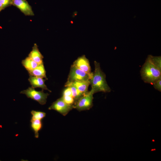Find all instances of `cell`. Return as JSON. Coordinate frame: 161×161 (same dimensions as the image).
Instances as JSON below:
<instances>
[{
	"label": "cell",
	"mask_w": 161,
	"mask_h": 161,
	"mask_svg": "<svg viewBox=\"0 0 161 161\" xmlns=\"http://www.w3.org/2000/svg\"><path fill=\"white\" fill-rule=\"evenodd\" d=\"M95 70L89 80L91 90L94 93L99 92H110L111 91L106 80L105 74L102 71L100 64L95 61Z\"/></svg>",
	"instance_id": "6da1fadb"
},
{
	"label": "cell",
	"mask_w": 161,
	"mask_h": 161,
	"mask_svg": "<svg viewBox=\"0 0 161 161\" xmlns=\"http://www.w3.org/2000/svg\"><path fill=\"white\" fill-rule=\"evenodd\" d=\"M140 75L144 82L152 84L161 78V69L153 63L149 55L141 68Z\"/></svg>",
	"instance_id": "7a4b0ae2"
},
{
	"label": "cell",
	"mask_w": 161,
	"mask_h": 161,
	"mask_svg": "<svg viewBox=\"0 0 161 161\" xmlns=\"http://www.w3.org/2000/svg\"><path fill=\"white\" fill-rule=\"evenodd\" d=\"M92 90L84 94L73 105V108L80 111L89 109L93 106V95Z\"/></svg>",
	"instance_id": "3957f363"
},
{
	"label": "cell",
	"mask_w": 161,
	"mask_h": 161,
	"mask_svg": "<svg viewBox=\"0 0 161 161\" xmlns=\"http://www.w3.org/2000/svg\"><path fill=\"white\" fill-rule=\"evenodd\" d=\"M20 93L25 94L27 97L38 102L42 105L46 104L47 97L49 95L48 93L44 92L43 90L37 91L32 87L21 91Z\"/></svg>",
	"instance_id": "277c9868"
},
{
	"label": "cell",
	"mask_w": 161,
	"mask_h": 161,
	"mask_svg": "<svg viewBox=\"0 0 161 161\" xmlns=\"http://www.w3.org/2000/svg\"><path fill=\"white\" fill-rule=\"evenodd\" d=\"M92 72L88 74L73 65L71 66L67 82L89 80Z\"/></svg>",
	"instance_id": "5b68a950"
},
{
	"label": "cell",
	"mask_w": 161,
	"mask_h": 161,
	"mask_svg": "<svg viewBox=\"0 0 161 161\" xmlns=\"http://www.w3.org/2000/svg\"><path fill=\"white\" fill-rule=\"evenodd\" d=\"M73 108V106L67 104L61 97L53 102L48 109L55 110L63 115L65 116Z\"/></svg>",
	"instance_id": "8992f818"
},
{
	"label": "cell",
	"mask_w": 161,
	"mask_h": 161,
	"mask_svg": "<svg viewBox=\"0 0 161 161\" xmlns=\"http://www.w3.org/2000/svg\"><path fill=\"white\" fill-rule=\"evenodd\" d=\"M12 5L18 8L26 16L34 15L31 7L26 0H12Z\"/></svg>",
	"instance_id": "52a82bcc"
},
{
	"label": "cell",
	"mask_w": 161,
	"mask_h": 161,
	"mask_svg": "<svg viewBox=\"0 0 161 161\" xmlns=\"http://www.w3.org/2000/svg\"><path fill=\"white\" fill-rule=\"evenodd\" d=\"M73 65L87 73L90 74L92 72L89 61L85 55L79 57Z\"/></svg>",
	"instance_id": "ba28073f"
},
{
	"label": "cell",
	"mask_w": 161,
	"mask_h": 161,
	"mask_svg": "<svg viewBox=\"0 0 161 161\" xmlns=\"http://www.w3.org/2000/svg\"><path fill=\"white\" fill-rule=\"evenodd\" d=\"M28 80L32 87L35 88H40L42 90H46L51 92L47 88L45 84V80L43 78L35 77L30 75Z\"/></svg>",
	"instance_id": "9c48e42d"
},
{
	"label": "cell",
	"mask_w": 161,
	"mask_h": 161,
	"mask_svg": "<svg viewBox=\"0 0 161 161\" xmlns=\"http://www.w3.org/2000/svg\"><path fill=\"white\" fill-rule=\"evenodd\" d=\"M28 57L38 64L43 63V56L39 50L36 44H35Z\"/></svg>",
	"instance_id": "30bf717a"
},
{
	"label": "cell",
	"mask_w": 161,
	"mask_h": 161,
	"mask_svg": "<svg viewBox=\"0 0 161 161\" xmlns=\"http://www.w3.org/2000/svg\"><path fill=\"white\" fill-rule=\"evenodd\" d=\"M66 84H70L75 86L81 92L84 94L87 92L88 88L90 84L89 80L86 81H74L66 82Z\"/></svg>",
	"instance_id": "8fae6325"
},
{
	"label": "cell",
	"mask_w": 161,
	"mask_h": 161,
	"mask_svg": "<svg viewBox=\"0 0 161 161\" xmlns=\"http://www.w3.org/2000/svg\"><path fill=\"white\" fill-rule=\"evenodd\" d=\"M28 72L29 75L47 79L43 63L38 64L35 68Z\"/></svg>",
	"instance_id": "7c38bea8"
},
{
	"label": "cell",
	"mask_w": 161,
	"mask_h": 161,
	"mask_svg": "<svg viewBox=\"0 0 161 161\" xmlns=\"http://www.w3.org/2000/svg\"><path fill=\"white\" fill-rule=\"evenodd\" d=\"M30 122L31 128L34 132L35 137L38 138L39 137L38 132L42 127L43 124L41 120L31 118Z\"/></svg>",
	"instance_id": "4fadbf2b"
},
{
	"label": "cell",
	"mask_w": 161,
	"mask_h": 161,
	"mask_svg": "<svg viewBox=\"0 0 161 161\" xmlns=\"http://www.w3.org/2000/svg\"><path fill=\"white\" fill-rule=\"evenodd\" d=\"M21 64L28 72L33 70L38 65L37 63L28 57L22 60Z\"/></svg>",
	"instance_id": "5bb4252c"
},
{
	"label": "cell",
	"mask_w": 161,
	"mask_h": 161,
	"mask_svg": "<svg viewBox=\"0 0 161 161\" xmlns=\"http://www.w3.org/2000/svg\"><path fill=\"white\" fill-rule=\"evenodd\" d=\"M66 87H69L71 90L72 96L75 99V101L77 100L84 94L81 92L74 86L70 84H65Z\"/></svg>",
	"instance_id": "9a60e30c"
},
{
	"label": "cell",
	"mask_w": 161,
	"mask_h": 161,
	"mask_svg": "<svg viewBox=\"0 0 161 161\" xmlns=\"http://www.w3.org/2000/svg\"><path fill=\"white\" fill-rule=\"evenodd\" d=\"M31 113L32 115L31 119L41 120L45 117L46 115L45 113L39 111L32 110Z\"/></svg>",
	"instance_id": "2e32d148"
},
{
	"label": "cell",
	"mask_w": 161,
	"mask_h": 161,
	"mask_svg": "<svg viewBox=\"0 0 161 161\" xmlns=\"http://www.w3.org/2000/svg\"><path fill=\"white\" fill-rule=\"evenodd\" d=\"M153 63L158 68L161 69V58L160 56H154L149 55Z\"/></svg>",
	"instance_id": "e0dca14e"
},
{
	"label": "cell",
	"mask_w": 161,
	"mask_h": 161,
	"mask_svg": "<svg viewBox=\"0 0 161 161\" xmlns=\"http://www.w3.org/2000/svg\"><path fill=\"white\" fill-rule=\"evenodd\" d=\"M64 102L67 104L73 106L75 100L72 96H63L62 97Z\"/></svg>",
	"instance_id": "ac0fdd59"
},
{
	"label": "cell",
	"mask_w": 161,
	"mask_h": 161,
	"mask_svg": "<svg viewBox=\"0 0 161 161\" xmlns=\"http://www.w3.org/2000/svg\"><path fill=\"white\" fill-rule=\"evenodd\" d=\"M154 88L160 92L161 91V78L155 81L152 84Z\"/></svg>",
	"instance_id": "d6986e66"
},
{
	"label": "cell",
	"mask_w": 161,
	"mask_h": 161,
	"mask_svg": "<svg viewBox=\"0 0 161 161\" xmlns=\"http://www.w3.org/2000/svg\"><path fill=\"white\" fill-rule=\"evenodd\" d=\"M3 9L12 5V0H0Z\"/></svg>",
	"instance_id": "ffe728a7"
},
{
	"label": "cell",
	"mask_w": 161,
	"mask_h": 161,
	"mask_svg": "<svg viewBox=\"0 0 161 161\" xmlns=\"http://www.w3.org/2000/svg\"><path fill=\"white\" fill-rule=\"evenodd\" d=\"M63 93V96H72V92L70 88L69 87H66Z\"/></svg>",
	"instance_id": "44dd1931"
},
{
	"label": "cell",
	"mask_w": 161,
	"mask_h": 161,
	"mask_svg": "<svg viewBox=\"0 0 161 161\" xmlns=\"http://www.w3.org/2000/svg\"><path fill=\"white\" fill-rule=\"evenodd\" d=\"M4 9L3 8L2 4L0 1V12Z\"/></svg>",
	"instance_id": "7402d4cb"
}]
</instances>
